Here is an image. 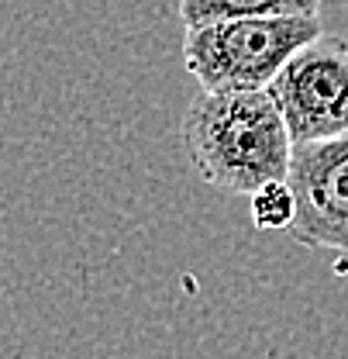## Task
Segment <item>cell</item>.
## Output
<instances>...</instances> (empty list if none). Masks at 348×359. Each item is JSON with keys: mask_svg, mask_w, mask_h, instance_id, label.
Segmentation results:
<instances>
[{"mask_svg": "<svg viewBox=\"0 0 348 359\" xmlns=\"http://www.w3.org/2000/svg\"><path fill=\"white\" fill-rule=\"evenodd\" d=\"M286 183L297 197L293 242L348 252V135L293 145Z\"/></svg>", "mask_w": 348, "mask_h": 359, "instance_id": "277c9868", "label": "cell"}, {"mask_svg": "<svg viewBox=\"0 0 348 359\" xmlns=\"http://www.w3.org/2000/svg\"><path fill=\"white\" fill-rule=\"evenodd\" d=\"M269 93L290 128L293 145L348 135V39L317 35L297 48Z\"/></svg>", "mask_w": 348, "mask_h": 359, "instance_id": "3957f363", "label": "cell"}, {"mask_svg": "<svg viewBox=\"0 0 348 359\" xmlns=\"http://www.w3.org/2000/svg\"><path fill=\"white\" fill-rule=\"evenodd\" d=\"M321 35V18H235L186 28L183 66L200 90H269L290 55Z\"/></svg>", "mask_w": 348, "mask_h": 359, "instance_id": "7a4b0ae2", "label": "cell"}, {"mask_svg": "<svg viewBox=\"0 0 348 359\" xmlns=\"http://www.w3.org/2000/svg\"><path fill=\"white\" fill-rule=\"evenodd\" d=\"M293 222H297V197L286 180L265 183L252 194V224L259 231H279V228L290 231Z\"/></svg>", "mask_w": 348, "mask_h": 359, "instance_id": "8992f818", "label": "cell"}, {"mask_svg": "<svg viewBox=\"0 0 348 359\" xmlns=\"http://www.w3.org/2000/svg\"><path fill=\"white\" fill-rule=\"evenodd\" d=\"M235 18H321V0H179L186 28Z\"/></svg>", "mask_w": 348, "mask_h": 359, "instance_id": "5b68a950", "label": "cell"}, {"mask_svg": "<svg viewBox=\"0 0 348 359\" xmlns=\"http://www.w3.org/2000/svg\"><path fill=\"white\" fill-rule=\"evenodd\" d=\"M179 135L197 177L228 197H252L290 173L293 138L269 90H200Z\"/></svg>", "mask_w": 348, "mask_h": 359, "instance_id": "6da1fadb", "label": "cell"}]
</instances>
